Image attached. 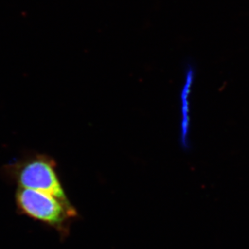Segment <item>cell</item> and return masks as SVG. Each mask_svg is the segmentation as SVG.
I'll list each match as a JSON object with an SVG mask.
<instances>
[{
	"instance_id": "1",
	"label": "cell",
	"mask_w": 249,
	"mask_h": 249,
	"mask_svg": "<svg viewBox=\"0 0 249 249\" xmlns=\"http://www.w3.org/2000/svg\"><path fill=\"white\" fill-rule=\"evenodd\" d=\"M2 173L8 181L19 188L43 192L71 204L59 179L55 161L50 156L42 154L25 156L5 166Z\"/></svg>"
},
{
	"instance_id": "3",
	"label": "cell",
	"mask_w": 249,
	"mask_h": 249,
	"mask_svg": "<svg viewBox=\"0 0 249 249\" xmlns=\"http://www.w3.org/2000/svg\"><path fill=\"white\" fill-rule=\"evenodd\" d=\"M194 72L192 68H189V72L187 74L186 84L185 89L183 90L182 101H183V123H182V142L185 145H188L187 139L189 134V99L190 94V89L192 88V84L194 81Z\"/></svg>"
},
{
	"instance_id": "2",
	"label": "cell",
	"mask_w": 249,
	"mask_h": 249,
	"mask_svg": "<svg viewBox=\"0 0 249 249\" xmlns=\"http://www.w3.org/2000/svg\"><path fill=\"white\" fill-rule=\"evenodd\" d=\"M15 201L20 214L53 228L63 237L68 235L71 223L78 215L71 203L34 189L17 187Z\"/></svg>"
}]
</instances>
